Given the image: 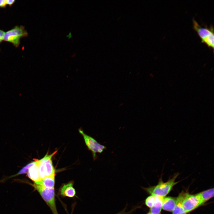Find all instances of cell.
Segmentation results:
<instances>
[{"mask_svg":"<svg viewBox=\"0 0 214 214\" xmlns=\"http://www.w3.org/2000/svg\"><path fill=\"white\" fill-rule=\"evenodd\" d=\"M179 175V173H175L171 178L166 182H163L160 178L157 185L144 189L151 195L164 197L170 192L173 187L178 182H176L175 181Z\"/></svg>","mask_w":214,"mask_h":214,"instance_id":"1","label":"cell"},{"mask_svg":"<svg viewBox=\"0 0 214 214\" xmlns=\"http://www.w3.org/2000/svg\"><path fill=\"white\" fill-rule=\"evenodd\" d=\"M193 28L197 33L200 38L202 43L205 44L209 48L213 50L214 44V29L211 25L210 27H202L194 19L193 20Z\"/></svg>","mask_w":214,"mask_h":214,"instance_id":"2","label":"cell"},{"mask_svg":"<svg viewBox=\"0 0 214 214\" xmlns=\"http://www.w3.org/2000/svg\"><path fill=\"white\" fill-rule=\"evenodd\" d=\"M28 34L24 27L16 26L5 33L3 40L10 42L17 47L20 44L21 38L27 36Z\"/></svg>","mask_w":214,"mask_h":214,"instance_id":"3","label":"cell"},{"mask_svg":"<svg viewBox=\"0 0 214 214\" xmlns=\"http://www.w3.org/2000/svg\"><path fill=\"white\" fill-rule=\"evenodd\" d=\"M33 186L40 193L54 214L57 213L55 203L54 188H47L35 183L33 185Z\"/></svg>","mask_w":214,"mask_h":214,"instance_id":"4","label":"cell"},{"mask_svg":"<svg viewBox=\"0 0 214 214\" xmlns=\"http://www.w3.org/2000/svg\"><path fill=\"white\" fill-rule=\"evenodd\" d=\"M80 133L82 135L85 144L89 149L92 152L93 158L95 159L97 153H101L106 149V147L98 142L92 137L85 134L81 129H79Z\"/></svg>","mask_w":214,"mask_h":214,"instance_id":"5","label":"cell"},{"mask_svg":"<svg viewBox=\"0 0 214 214\" xmlns=\"http://www.w3.org/2000/svg\"><path fill=\"white\" fill-rule=\"evenodd\" d=\"M202 204L197 194L190 195L187 193H186L182 203V207L186 213Z\"/></svg>","mask_w":214,"mask_h":214,"instance_id":"6","label":"cell"},{"mask_svg":"<svg viewBox=\"0 0 214 214\" xmlns=\"http://www.w3.org/2000/svg\"><path fill=\"white\" fill-rule=\"evenodd\" d=\"M56 153L55 151L49 155L47 154L42 159L44 162V169L45 177L55 176V170L52 164L51 158Z\"/></svg>","mask_w":214,"mask_h":214,"instance_id":"7","label":"cell"},{"mask_svg":"<svg viewBox=\"0 0 214 214\" xmlns=\"http://www.w3.org/2000/svg\"><path fill=\"white\" fill-rule=\"evenodd\" d=\"M37 160L35 164L32 166L28 172L27 175L28 177L33 181L35 183L41 185L42 181L40 178L39 169Z\"/></svg>","mask_w":214,"mask_h":214,"instance_id":"8","label":"cell"},{"mask_svg":"<svg viewBox=\"0 0 214 214\" xmlns=\"http://www.w3.org/2000/svg\"><path fill=\"white\" fill-rule=\"evenodd\" d=\"M72 182L64 184L60 190V194L64 196L72 197L75 194V191Z\"/></svg>","mask_w":214,"mask_h":214,"instance_id":"9","label":"cell"},{"mask_svg":"<svg viewBox=\"0 0 214 214\" xmlns=\"http://www.w3.org/2000/svg\"><path fill=\"white\" fill-rule=\"evenodd\" d=\"M153 206L150 208L149 212L151 214H159L162 208L163 199L164 197L155 196Z\"/></svg>","mask_w":214,"mask_h":214,"instance_id":"10","label":"cell"},{"mask_svg":"<svg viewBox=\"0 0 214 214\" xmlns=\"http://www.w3.org/2000/svg\"><path fill=\"white\" fill-rule=\"evenodd\" d=\"M186 194L184 193H181L176 199V204L173 211L172 214H186L182 205L184 198Z\"/></svg>","mask_w":214,"mask_h":214,"instance_id":"11","label":"cell"},{"mask_svg":"<svg viewBox=\"0 0 214 214\" xmlns=\"http://www.w3.org/2000/svg\"><path fill=\"white\" fill-rule=\"evenodd\" d=\"M176 202V199L174 198L170 197H164L162 208L167 211L172 212L175 207Z\"/></svg>","mask_w":214,"mask_h":214,"instance_id":"12","label":"cell"},{"mask_svg":"<svg viewBox=\"0 0 214 214\" xmlns=\"http://www.w3.org/2000/svg\"><path fill=\"white\" fill-rule=\"evenodd\" d=\"M197 194L203 204L214 196V188L209 189Z\"/></svg>","mask_w":214,"mask_h":214,"instance_id":"13","label":"cell"},{"mask_svg":"<svg viewBox=\"0 0 214 214\" xmlns=\"http://www.w3.org/2000/svg\"><path fill=\"white\" fill-rule=\"evenodd\" d=\"M55 176L45 177L42 180L41 185L49 188H54Z\"/></svg>","mask_w":214,"mask_h":214,"instance_id":"14","label":"cell"},{"mask_svg":"<svg viewBox=\"0 0 214 214\" xmlns=\"http://www.w3.org/2000/svg\"><path fill=\"white\" fill-rule=\"evenodd\" d=\"M36 162V160L32 161V162L28 163L25 166L23 167L17 174L11 176L10 177H9V178L17 176L19 175L25 174L27 173L29 169L32 166L35 164Z\"/></svg>","mask_w":214,"mask_h":214,"instance_id":"15","label":"cell"},{"mask_svg":"<svg viewBox=\"0 0 214 214\" xmlns=\"http://www.w3.org/2000/svg\"><path fill=\"white\" fill-rule=\"evenodd\" d=\"M154 196L151 195L148 197L145 200L146 205L149 207L151 208L153 205L154 202Z\"/></svg>","mask_w":214,"mask_h":214,"instance_id":"16","label":"cell"},{"mask_svg":"<svg viewBox=\"0 0 214 214\" xmlns=\"http://www.w3.org/2000/svg\"><path fill=\"white\" fill-rule=\"evenodd\" d=\"M7 4L5 0H0V7L1 8L5 7Z\"/></svg>","mask_w":214,"mask_h":214,"instance_id":"17","label":"cell"},{"mask_svg":"<svg viewBox=\"0 0 214 214\" xmlns=\"http://www.w3.org/2000/svg\"><path fill=\"white\" fill-rule=\"evenodd\" d=\"M5 32L1 30H0V43L3 40V38Z\"/></svg>","mask_w":214,"mask_h":214,"instance_id":"18","label":"cell"},{"mask_svg":"<svg viewBox=\"0 0 214 214\" xmlns=\"http://www.w3.org/2000/svg\"><path fill=\"white\" fill-rule=\"evenodd\" d=\"M15 1L14 0H6L7 5H8L9 6H11L15 2Z\"/></svg>","mask_w":214,"mask_h":214,"instance_id":"19","label":"cell"},{"mask_svg":"<svg viewBox=\"0 0 214 214\" xmlns=\"http://www.w3.org/2000/svg\"><path fill=\"white\" fill-rule=\"evenodd\" d=\"M125 209H124L123 210H122V211L117 213L116 214H126L127 213H126L125 212Z\"/></svg>","mask_w":214,"mask_h":214,"instance_id":"20","label":"cell"},{"mask_svg":"<svg viewBox=\"0 0 214 214\" xmlns=\"http://www.w3.org/2000/svg\"><path fill=\"white\" fill-rule=\"evenodd\" d=\"M123 104V103H121V104H120V105H119V107L121 106H122Z\"/></svg>","mask_w":214,"mask_h":214,"instance_id":"21","label":"cell"},{"mask_svg":"<svg viewBox=\"0 0 214 214\" xmlns=\"http://www.w3.org/2000/svg\"><path fill=\"white\" fill-rule=\"evenodd\" d=\"M147 214H151L150 213H147Z\"/></svg>","mask_w":214,"mask_h":214,"instance_id":"22","label":"cell"},{"mask_svg":"<svg viewBox=\"0 0 214 214\" xmlns=\"http://www.w3.org/2000/svg\"><path fill=\"white\" fill-rule=\"evenodd\" d=\"M58 214V213H55V214Z\"/></svg>","mask_w":214,"mask_h":214,"instance_id":"23","label":"cell"}]
</instances>
